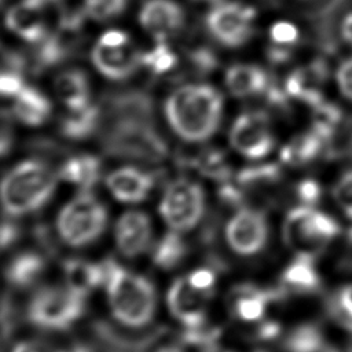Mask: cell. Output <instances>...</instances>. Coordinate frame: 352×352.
Returning a JSON list of instances; mask_svg holds the SVG:
<instances>
[{"instance_id":"obj_1","label":"cell","mask_w":352,"mask_h":352,"mask_svg":"<svg viewBox=\"0 0 352 352\" xmlns=\"http://www.w3.org/2000/svg\"><path fill=\"white\" fill-rule=\"evenodd\" d=\"M223 95L209 84H186L165 102L166 120L186 142L199 143L212 138L223 118Z\"/></svg>"},{"instance_id":"obj_2","label":"cell","mask_w":352,"mask_h":352,"mask_svg":"<svg viewBox=\"0 0 352 352\" xmlns=\"http://www.w3.org/2000/svg\"><path fill=\"white\" fill-rule=\"evenodd\" d=\"M342 227L337 217L319 206L294 205L283 216L279 238L290 256L319 260L341 238Z\"/></svg>"},{"instance_id":"obj_3","label":"cell","mask_w":352,"mask_h":352,"mask_svg":"<svg viewBox=\"0 0 352 352\" xmlns=\"http://www.w3.org/2000/svg\"><path fill=\"white\" fill-rule=\"evenodd\" d=\"M56 173L40 160H28L0 180V206L6 214L21 217L40 210L56 190Z\"/></svg>"},{"instance_id":"obj_4","label":"cell","mask_w":352,"mask_h":352,"mask_svg":"<svg viewBox=\"0 0 352 352\" xmlns=\"http://www.w3.org/2000/svg\"><path fill=\"white\" fill-rule=\"evenodd\" d=\"M103 290L111 316L121 326L142 329L154 319L157 292L148 278L120 265Z\"/></svg>"},{"instance_id":"obj_5","label":"cell","mask_w":352,"mask_h":352,"mask_svg":"<svg viewBox=\"0 0 352 352\" xmlns=\"http://www.w3.org/2000/svg\"><path fill=\"white\" fill-rule=\"evenodd\" d=\"M102 146L106 154L144 162H160L168 155V144L148 120L104 122Z\"/></svg>"},{"instance_id":"obj_6","label":"cell","mask_w":352,"mask_h":352,"mask_svg":"<svg viewBox=\"0 0 352 352\" xmlns=\"http://www.w3.org/2000/svg\"><path fill=\"white\" fill-rule=\"evenodd\" d=\"M109 223L107 208L92 192L81 191L58 212L56 234L70 248H85L96 242Z\"/></svg>"},{"instance_id":"obj_7","label":"cell","mask_w":352,"mask_h":352,"mask_svg":"<svg viewBox=\"0 0 352 352\" xmlns=\"http://www.w3.org/2000/svg\"><path fill=\"white\" fill-rule=\"evenodd\" d=\"M274 228L268 213L258 206L239 205L224 223L223 239L227 249L242 260H254L267 253Z\"/></svg>"},{"instance_id":"obj_8","label":"cell","mask_w":352,"mask_h":352,"mask_svg":"<svg viewBox=\"0 0 352 352\" xmlns=\"http://www.w3.org/2000/svg\"><path fill=\"white\" fill-rule=\"evenodd\" d=\"M87 311V297L65 286L38 289L28 302L29 322L47 331H66L77 324Z\"/></svg>"},{"instance_id":"obj_9","label":"cell","mask_w":352,"mask_h":352,"mask_svg":"<svg viewBox=\"0 0 352 352\" xmlns=\"http://www.w3.org/2000/svg\"><path fill=\"white\" fill-rule=\"evenodd\" d=\"M158 212L169 230L182 234L194 230L206 212L204 187L186 177L172 180L164 190Z\"/></svg>"},{"instance_id":"obj_10","label":"cell","mask_w":352,"mask_h":352,"mask_svg":"<svg viewBox=\"0 0 352 352\" xmlns=\"http://www.w3.org/2000/svg\"><path fill=\"white\" fill-rule=\"evenodd\" d=\"M257 11L242 1L221 0L212 6L205 16V26L212 38L226 48H241L256 32Z\"/></svg>"},{"instance_id":"obj_11","label":"cell","mask_w":352,"mask_h":352,"mask_svg":"<svg viewBox=\"0 0 352 352\" xmlns=\"http://www.w3.org/2000/svg\"><path fill=\"white\" fill-rule=\"evenodd\" d=\"M228 142L248 161H265L276 147V135L270 114L263 109L242 111L230 128Z\"/></svg>"},{"instance_id":"obj_12","label":"cell","mask_w":352,"mask_h":352,"mask_svg":"<svg viewBox=\"0 0 352 352\" xmlns=\"http://www.w3.org/2000/svg\"><path fill=\"white\" fill-rule=\"evenodd\" d=\"M92 63L109 80L122 81L131 77L140 63V52L122 30H107L91 52Z\"/></svg>"},{"instance_id":"obj_13","label":"cell","mask_w":352,"mask_h":352,"mask_svg":"<svg viewBox=\"0 0 352 352\" xmlns=\"http://www.w3.org/2000/svg\"><path fill=\"white\" fill-rule=\"evenodd\" d=\"M271 307L272 294L258 283H238L227 294V308L231 318L257 330L270 323Z\"/></svg>"},{"instance_id":"obj_14","label":"cell","mask_w":352,"mask_h":352,"mask_svg":"<svg viewBox=\"0 0 352 352\" xmlns=\"http://www.w3.org/2000/svg\"><path fill=\"white\" fill-rule=\"evenodd\" d=\"M114 245L126 258L150 253L154 243L153 221L142 210H126L117 219L113 230Z\"/></svg>"},{"instance_id":"obj_15","label":"cell","mask_w":352,"mask_h":352,"mask_svg":"<svg viewBox=\"0 0 352 352\" xmlns=\"http://www.w3.org/2000/svg\"><path fill=\"white\" fill-rule=\"evenodd\" d=\"M210 300L212 297L195 287L186 275L176 278L165 296L169 314L182 326H192L206 320Z\"/></svg>"},{"instance_id":"obj_16","label":"cell","mask_w":352,"mask_h":352,"mask_svg":"<svg viewBox=\"0 0 352 352\" xmlns=\"http://www.w3.org/2000/svg\"><path fill=\"white\" fill-rule=\"evenodd\" d=\"M139 22L157 41H165L184 28L186 14L175 0H146L139 12Z\"/></svg>"},{"instance_id":"obj_17","label":"cell","mask_w":352,"mask_h":352,"mask_svg":"<svg viewBox=\"0 0 352 352\" xmlns=\"http://www.w3.org/2000/svg\"><path fill=\"white\" fill-rule=\"evenodd\" d=\"M103 121L148 120L154 121V99L142 89H125L110 92L104 96Z\"/></svg>"},{"instance_id":"obj_18","label":"cell","mask_w":352,"mask_h":352,"mask_svg":"<svg viewBox=\"0 0 352 352\" xmlns=\"http://www.w3.org/2000/svg\"><path fill=\"white\" fill-rule=\"evenodd\" d=\"M104 183L117 201L140 204L151 194L155 186V176L135 166H122L107 175Z\"/></svg>"},{"instance_id":"obj_19","label":"cell","mask_w":352,"mask_h":352,"mask_svg":"<svg viewBox=\"0 0 352 352\" xmlns=\"http://www.w3.org/2000/svg\"><path fill=\"white\" fill-rule=\"evenodd\" d=\"M45 4L43 0H22L7 11L6 26L28 43H40L48 34L44 15Z\"/></svg>"},{"instance_id":"obj_20","label":"cell","mask_w":352,"mask_h":352,"mask_svg":"<svg viewBox=\"0 0 352 352\" xmlns=\"http://www.w3.org/2000/svg\"><path fill=\"white\" fill-rule=\"evenodd\" d=\"M271 76L263 66L254 63H234L224 74L228 92L238 99L263 96L271 82Z\"/></svg>"},{"instance_id":"obj_21","label":"cell","mask_w":352,"mask_h":352,"mask_svg":"<svg viewBox=\"0 0 352 352\" xmlns=\"http://www.w3.org/2000/svg\"><path fill=\"white\" fill-rule=\"evenodd\" d=\"M329 147L330 144L309 128L280 147L279 161L289 166H304L316 161Z\"/></svg>"},{"instance_id":"obj_22","label":"cell","mask_w":352,"mask_h":352,"mask_svg":"<svg viewBox=\"0 0 352 352\" xmlns=\"http://www.w3.org/2000/svg\"><path fill=\"white\" fill-rule=\"evenodd\" d=\"M316 258L292 256V260L280 272L279 287L294 294L312 293L320 283V275L315 268Z\"/></svg>"},{"instance_id":"obj_23","label":"cell","mask_w":352,"mask_h":352,"mask_svg":"<svg viewBox=\"0 0 352 352\" xmlns=\"http://www.w3.org/2000/svg\"><path fill=\"white\" fill-rule=\"evenodd\" d=\"M44 272V257L37 252L25 250L11 257L4 268V278L15 289H29L41 279Z\"/></svg>"},{"instance_id":"obj_24","label":"cell","mask_w":352,"mask_h":352,"mask_svg":"<svg viewBox=\"0 0 352 352\" xmlns=\"http://www.w3.org/2000/svg\"><path fill=\"white\" fill-rule=\"evenodd\" d=\"M62 271L65 285L85 297L103 285L100 263H92L84 258H69L63 263Z\"/></svg>"},{"instance_id":"obj_25","label":"cell","mask_w":352,"mask_h":352,"mask_svg":"<svg viewBox=\"0 0 352 352\" xmlns=\"http://www.w3.org/2000/svg\"><path fill=\"white\" fill-rule=\"evenodd\" d=\"M55 92L69 110H78L91 103L89 81L80 69H67L59 73L55 78Z\"/></svg>"},{"instance_id":"obj_26","label":"cell","mask_w":352,"mask_h":352,"mask_svg":"<svg viewBox=\"0 0 352 352\" xmlns=\"http://www.w3.org/2000/svg\"><path fill=\"white\" fill-rule=\"evenodd\" d=\"M12 111L21 122L29 126H38L51 116L52 104L37 88L23 87V89L15 96Z\"/></svg>"},{"instance_id":"obj_27","label":"cell","mask_w":352,"mask_h":352,"mask_svg":"<svg viewBox=\"0 0 352 352\" xmlns=\"http://www.w3.org/2000/svg\"><path fill=\"white\" fill-rule=\"evenodd\" d=\"M102 162L96 155L78 154L67 158L60 169L59 176L65 182L80 187L82 191H89L100 179Z\"/></svg>"},{"instance_id":"obj_28","label":"cell","mask_w":352,"mask_h":352,"mask_svg":"<svg viewBox=\"0 0 352 352\" xmlns=\"http://www.w3.org/2000/svg\"><path fill=\"white\" fill-rule=\"evenodd\" d=\"M103 121L102 106L89 103L88 106L70 110L69 114L60 118L59 131L70 140H84L94 135Z\"/></svg>"},{"instance_id":"obj_29","label":"cell","mask_w":352,"mask_h":352,"mask_svg":"<svg viewBox=\"0 0 352 352\" xmlns=\"http://www.w3.org/2000/svg\"><path fill=\"white\" fill-rule=\"evenodd\" d=\"M148 254L154 267L162 271H170L180 265L187 256V243L182 232L169 230L154 241Z\"/></svg>"},{"instance_id":"obj_30","label":"cell","mask_w":352,"mask_h":352,"mask_svg":"<svg viewBox=\"0 0 352 352\" xmlns=\"http://www.w3.org/2000/svg\"><path fill=\"white\" fill-rule=\"evenodd\" d=\"M180 164L198 170L202 176L216 180L217 183L232 179V166L220 148H204L192 157H182Z\"/></svg>"},{"instance_id":"obj_31","label":"cell","mask_w":352,"mask_h":352,"mask_svg":"<svg viewBox=\"0 0 352 352\" xmlns=\"http://www.w3.org/2000/svg\"><path fill=\"white\" fill-rule=\"evenodd\" d=\"M282 177V168L279 162L258 161L242 168L235 175V182L245 190L252 187H264L275 184Z\"/></svg>"},{"instance_id":"obj_32","label":"cell","mask_w":352,"mask_h":352,"mask_svg":"<svg viewBox=\"0 0 352 352\" xmlns=\"http://www.w3.org/2000/svg\"><path fill=\"white\" fill-rule=\"evenodd\" d=\"M221 326L217 323L210 322L209 319L192 324V326H183L180 331V342L184 346L197 348L202 352L219 345V340L221 337Z\"/></svg>"},{"instance_id":"obj_33","label":"cell","mask_w":352,"mask_h":352,"mask_svg":"<svg viewBox=\"0 0 352 352\" xmlns=\"http://www.w3.org/2000/svg\"><path fill=\"white\" fill-rule=\"evenodd\" d=\"M140 63L153 74L161 76L176 67L177 56L165 41H157L151 50L140 54Z\"/></svg>"},{"instance_id":"obj_34","label":"cell","mask_w":352,"mask_h":352,"mask_svg":"<svg viewBox=\"0 0 352 352\" xmlns=\"http://www.w3.org/2000/svg\"><path fill=\"white\" fill-rule=\"evenodd\" d=\"M331 201L340 214L352 223V168L345 169L331 184Z\"/></svg>"},{"instance_id":"obj_35","label":"cell","mask_w":352,"mask_h":352,"mask_svg":"<svg viewBox=\"0 0 352 352\" xmlns=\"http://www.w3.org/2000/svg\"><path fill=\"white\" fill-rule=\"evenodd\" d=\"M300 41L301 30L292 21L279 19L268 28V44L296 52Z\"/></svg>"},{"instance_id":"obj_36","label":"cell","mask_w":352,"mask_h":352,"mask_svg":"<svg viewBox=\"0 0 352 352\" xmlns=\"http://www.w3.org/2000/svg\"><path fill=\"white\" fill-rule=\"evenodd\" d=\"M333 316L344 326L352 327V280L338 285L330 296Z\"/></svg>"},{"instance_id":"obj_37","label":"cell","mask_w":352,"mask_h":352,"mask_svg":"<svg viewBox=\"0 0 352 352\" xmlns=\"http://www.w3.org/2000/svg\"><path fill=\"white\" fill-rule=\"evenodd\" d=\"M187 63L198 76H206L219 67L217 54L206 45H198L187 52Z\"/></svg>"},{"instance_id":"obj_38","label":"cell","mask_w":352,"mask_h":352,"mask_svg":"<svg viewBox=\"0 0 352 352\" xmlns=\"http://www.w3.org/2000/svg\"><path fill=\"white\" fill-rule=\"evenodd\" d=\"M126 4L128 0H84V11L95 21H107L124 12Z\"/></svg>"},{"instance_id":"obj_39","label":"cell","mask_w":352,"mask_h":352,"mask_svg":"<svg viewBox=\"0 0 352 352\" xmlns=\"http://www.w3.org/2000/svg\"><path fill=\"white\" fill-rule=\"evenodd\" d=\"M294 194H296L298 205L318 206L319 201L322 199L323 190L318 180H315L312 177H305L296 183Z\"/></svg>"},{"instance_id":"obj_40","label":"cell","mask_w":352,"mask_h":352,"mask_svg":"<svg viewBox=\"0 0 352 352\" xmlns=\"http://www.w3.org/2000/svg\"><path fill=\"white\" fill-rule=\"evenodd\" d=\"M334 82L341 98L352 103V55L345 56L337 65L334 70Z\"/></svg>"},{"instance_id":"obj_41","label":"cell","mask_w":352,"mask_h":352,"mask_svg":"<svg viewBox=\"0 0 352 352\" xmlns=\"http://www.w3.org/2000/svg\"><path fill=\"white\" fill-rule=\"evenodd\" d=\"M187 279L205 294L213 298L217 287V275L209 267H197L186 274Z\"/></svg>"},{"instance_id":"obj_42","label":"cell","mask_w":352,"mask_h":352,"mask_svg":"<svg viewBox=\"0 0 352 352\" xmlns=\"http://www.w3.org/2000/svg\"><path fill=\"white\" fill-rule=\"evenodd\" d=\"M25 67L26 59L23 55L0 43V74L6 72H23Z\"/></svg>"},{"instance_id":"obj_43","label":"cell","mask_w":352,"mask_h":352,"mask_svg":"<svg viewBox=\"0 0 352 352\" xmlns=\"http://www.w3.org/2000/svg\"><path fill=\"white\" fill-rule=\"evenodd\" d=\"M23 87V72H6L0 74V96H16Z\"/></svg>"},{"instance_id":"obj_44","label":"cell","mask_w":352,"mask_h":352,"mask_svg":"<svg viewBox=\"0 0 352 352\" xmlns=\"http://www.w3.org/2000/svg\"><path fill=\"white\" fill-rule=\"evenodd\" d=\"M14 143V128L11 114L0 109V157L6 155Z\"/></svg>"},{"instance_id":"obj_45","label":"cell","mask_w":352,"mask_h":352,"mask_svg":"<svg viewBox=\"0 0 352 352\" xmlns=\"http://www.w3.org/2000/svg\"><path fill=\"white\" fill-rule=\"evenodd\" d=\"M21 235L19 227L12 221L0 223V250H7L14 246Z\"/></svg>"},{"instance_id":"obj_46","label":"cell","mask_w":352,"mask_h":352,"mask_svg":"<svg viewBox=\"0 0 352 352\" xmlns=\"http://www.w3.org/2000/svg\"><path fill=\"white\" fill-rule=\"evenodd\" d=\"M337 33H338L340 41L345 47L352 50V8H348L341 15V18L338 21Z\"/></svg>"},{"instance_id":"obj_47","label":"cell","mask_w":352,"mask_h":352,"mask_svg":"<svg viewBox=\"0 0 352 352\" xmlns=\"http://www.w3.org/2000/svg\"><path fill=\"white\" fill-rule=\"evenodd\" d=\"M11 352H54V349L37 340H22L12 346Z\"/></svg>"},{"instance_id":"obj_48","label":"cell","mask_w":352,"mask_h":352,"mask_svg":"<svg viewBox=\"0 0 352 352\" xmlns=\"http://www.w3.org/2000/svg\"><path fill=\"white\" fill-rule=\"evenodd\" d=\"M54 352H94V351L87 344L74 342V344H70L63 348H56V349H54Z\"/></svg>"},{"instance_id":"obj_49","label":"cell","mask_w":352,"mask_h":352,"mask_svg":"<svg viewBox=\"0 0 352 352\" xmlns=\"http://www.w3.org/2000/svg\"><path fill=\"white\" fill-rule=\"evenodd\" d=\"M155 352H187V351H186V346L180 342V344H165L160 346Z\"/></svg>"},{"instance_id":"obj_50","label":"cell","mask_w":352,"mask_h":352,"mask_svg":"<svg viewBox=\"0 0 352 352\" xmlns=\"http://www.w3.org/2000/svg\"><path fill=\"white\" fill-rule=\"evenodd\" d=\"M294 3H297L298 6H305V7H315V6H320L322 3H326L327 0H292Z\"/></svg>"},{"instance_id":"obj_51","label":"cell","mask_w":352,"mask_h":352,"mask_svg":"<svg viewBox=\"0 0 352 352\" xmlns=\"http://www.w3.org/2000/svg\"><path fill=\"white\" fill-rule=\"evenodd\" d=\"M205 352H235V351L224 348V346H220V345H216V346H213V348H210V349H208Z\"/></svg>"},{"instance_id":"obj_52","label":"cell","mask_w":352,"mask_h":352,"mask_svg":"<svg viewBox=\"0 0 352 352\" xmlns=\"http://www.w3.org/2000/svg\"><path fill=\"white\" fill-rule=\"evenodd\" d=\"M194 1H199V3H209V4H216L221 0H194Z\"/></svg>"},{"instance_id":"obj_53","label":"cell","mask_w":352,"mask_h":352,"mask_svg":"<svg viewBox=\"0 0 352 352\" xmlns=\"http://www.w3.org/2000/svg\"><path fill=\"white\" fill-rule=\"evenodd\" d=\"M44 3H54V1H58V0H43Z\"/></svg>"},{"instance_id":"obj_54","label":"cell","mask_w":352,"mask_h":352,"mask_svg":"<svg viewBox=\"0 0 352 352\" xmlns=\"http://www.w3.org/2000/svg\"><path fill=\"white\" fill-rule=\"evenodd\" d=\"M3 1H4V0H0V4H1V3H3Z\"/></svg>"}]
</instances>
